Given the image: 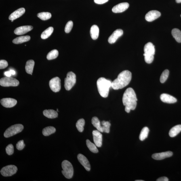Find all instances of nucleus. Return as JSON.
Wrapping results in <instances>:
<instances>
[{"label": "nucleus", "mask_w": 181, "mask_h": 181, "mask_svg": "<svg viewBox=\"0 0 181 181\" xmlns=\"http://www.w3.org/2000/svg\"><path fill=\"white\" fill-rule=\"evenodd\" d=\"M137 99L134 90L131 88H127L124 93L123 102L125 106V110L129 113L131 110H134L136 107Z\"/></svg>", "instance_id": "nucleus-1"}, {"label": "nucleus", "mask_w": 181, "mask_h": 181, "mask_svg": "<svg viewBox=\"0 0 181 181\" xmlns=\"http://www.w3.org/2000/svg\"><path fill=\"white\" fill-rule=\"evenodd\" d=\"M131 76V72L128 70L122 72L117 79L112 82L111 87L115 90L124 88L130 82Z\"/></svg>", "instance_id": "nucleus-2"}, {"label": "nucleus", "mask_w": 181, "mask_h": 181, "mask_svg": "<svg viewBox=\"0 0 181 181\" xmlns=\"http://www.w3.org/2000/svg\"><path fill=\"white\" fill-rule=\"evenodd\" d=\"M111 84L112 82L105 78H99L97 81V85L98 92L101 96L103 98L107 97Z\"/></svg>", "instance_id": "nucleus-3"}, {"label": "nucleus", "mask_w": 181, "mask_h": 181, "mask_svg": "<svg viewBox=\"0 0 181 181\" xmlns=\"http://www.w3.org/2000/svg\"><path fill=\"white\" fill-rule=\"evenodd\" d=\"M62 166L63 175L66 178H71L74 174V168L72 164L69 161L65 160L62 162Z\"/></svg>", "instance_id": "nucleus-4"}, {"label": "nucleus", "mask_w": 181, "mask_h": 181, "mask_svg": "<svg viewBox=\"0 0 181 181\" xmlns=\"http://www.w3.org/2000/svg\"><path fill=\"white\" fill-rule=\"evenodd\" d=\"M24 128V126L20 124L11 126L5 131L4 136L6 138H9L21 132Z\"/></svg>", "instance_id": "nucleus-5"}, {"label": "nucleus", "mask_w": 181, "mask_h": 181, "mask_svg": "<svg viewBox=\"0 0 181 181\" xmlns=\"http://www.w3.org/2000/svg\"><path fill=\"white\" fill-rule=\"evenodd\" d=\"M76 77L75 73L72 72H68L64 80V87L66 90L69 91L75 84Z\"/></svg>", "instance_id": "nucleus-6"}, {"label": "nucleus", "mask_w": 181, "mask_h": 181, "mask_svg": "<svg viewBox=\"0 0 181 181\" xmlns=\"http://www.w3.org/2000/svg\"><path fill=\"white\" fill-rule=\"evenodd\" d=\"M19 84V82L15 78L10 77L2 78L0 80V85L2 86L16 87Z\"/></svg>", "instance_id": "nucleus-7"}, {"label": "nucleus", "mask_w": 181, "mask_h": 181, "mask_svg": "<svg viewBox=\"0 0 181 181\" xmlns=\"http://www.w3.org/2000/svg\"><path fill=\"white\" fill-rule=\"evenodd\" d=\"M18 168L14 165H9L3 168L1 171V174L5 177L11 176L16 173Z\"/></svg>", "instance_id": "nucleus-8"}, {"label": "nucleus", "mask_w": 181, "mask_h": 181, "mask_svg": "<svg viewBox=\"0 0 181 181\" xmlns=\"http://www.w3.org/2000/svg\"><path fill=\"white\" fill-rule=\"evenodd\" d=\"M49 86L53 92H58L61 89V80L58 77H54L51 79L49 82Z\"/></svg>", "instance_id": "nucleus-9"}, {"label": "nucleus", "mask_w": 181, "mask_h": 181, "mask_svg": "<svg viewBox=\"0 0 181 181\" xmlns=\"http://www.w3.org/2000/svg\"><path fill=\"white\" fill-rule=\"evenodd\" d=\"M93 141L97 147H100L102 146V135L98 130H94L92 132Z\"/></svg>", "instance_id": "nucleus-10"}, {"label": "nucleus", "mask_w": 181, "mask_h": 181, "mask_svg": "<svg viewBox=\"0 0 181 181\" xmlns=\"http://www.w3.org/2000/svg\"><path fill=\"white\" fill-rule=\"evenodd\" d=\"M159 11L156 10L151 11L148 12L145 16V19L149 22H151L159 18L161 16Z\"/></svg>", "instance_id": "nucleus-11"}, {"label": "nucleus", "mask_w": 181, "mask_h": 181, "mask_svg": "<svg viewBox=\"0 0 181 181\" xmlns=\"http://www.w3.org/2000/svg\"><path fill=\"white\" fill-rule=\"evenodd\" d=\"M123 34V31L121 29H118L115 30L108 39V42L110 44L115 43L119 38Z\"/></svg>", "instance_id": "nucleus-12"}, {"label": "nucleus", "mask_w": 181, "mask_h": 181, "mask_svg": "<svg viewBox=\"0 0 181 181\" xmlns=\"http://www.w3.org/2000/svg\"><path fill=\"white\" fill-rule=\"evenodd\" d=\"M17 101L15 99L11 98H5L1 100V103L6 108H11L16 105Z\"/></svg>", "instance_id": "nucleus-13"}, {"label": "nucleus", "mask_w": 181, "mask_h": 181, "mask_svg": "<svg viewBox=\"0 0 181 181\" xmlns=\"http://www.w3.org/2000/svg\"><path fill=\"white\" fill-rule=\"evenodd\" d=\"M129 4L127 3H123L119 4L114 6L112 9V11L115 13L124 12L128 9Z\"/></svg>", "instance_id": "nucleus-14"}, {"label": "nucleus", "mask_w": 181, "mask_h": 181, "mask_svg": "<svg viewBox=\"0 0 181 181\" xmlns=\"http://www.w3.org/2000/svg\"><path fill=\"white\" fill-rule=\"evenodd\" d=\"M78 159L81 164L87 171L90 170L91 166L89 162L86 157L82 154H80L77 156Z\"/></svg>", "instance_id": "nucleus-15"}, {"label": "nucleus", "mask_w": 181, "mask_h": 181, "mask_svg": "<svg viewBox=\"0 0 181 181\" xmlns=\"http://www.w3.org/2000/svg\"><path fill=\"white\" fill-rule=\"evenodd\" d=\"M31 26H24L17 28L15 30L14 33L17 35H22L27 33L33 29Z\"/></svg>", "instance_id": "nucleus-16"}, {"label": "nucleus", "mask_w": 181, "mask_h": 181, "mask_svg": "<svg viewBox=\"0 0 181 181\" xmlns=\"http://www.w3.org/2000/svg\"><path fill=\"white\" fill-rule=\"evenodd\" d=\"M173 155V153L171 151H167L162 153H155L152 155V157L156 160H162L166 158L170 157Z\"/></svg>", "instance_id": "nucleus-17"}, {"label": "nucleus", "mask_w": 181, "mask_h": 181, "mask_svg": "<svg viewBox=\"0 0 181 181\" xmlns=\"http://www.w3.org/2000/svg\"><path fill=\"white\" fill-rule=\"evenodd\" d=\"M160 97L162 101L165 103H174L177 102L176 98L168 94L164 93L161 95Z\"/></svg>", "instance_id": "nucleus-18"}, {"label": "nucleus", "mask_w": 181, "mask_h": 181, "mask_svg": "<svg viewBox=\"0 0 181 181\" xmlns=\"http://www.w3.org/2000/svg\"><path fill=\"white\" fill-rule=\"evenodd\" d=\"M25 12V9L24 8H21L17 9L12 13L9 17V20H15L22 16Z\"/></svg>", "instance_id": "nucleus-19"}, {"label": "nucleus", "mask_w": 181, "mask_h": 181, "mask_svg": "<svg viewBox=\"0 0 181 181\" xmlns=\"http://www.w3.org/2000/svg\"><path fill=\"white\" fill-rule=\"evenodd\" d=\"M144 53L146 54L154 55L155 53V46L151 42H149L145 45Z\"/></svg>", "instance_id": "nucleus-20"}, {"label": "nucleus", "mask_w": 181, "mask_h": 181, "mask_svg": "<svg viewBox=\"0 0 181 181\" xmlns=\"http://www.w3.org/2000/svg\"><path fill=\"white\" fill-rule=\"evenodd\" d=\"M43 115L49 119H55L58 117V112L52 109L45 110L43 111Z\"/></svg>", "instance_id": "nucleus-21"}, {"label": "nucleus", "mask_w": 181, "mask_h": 181, "mask_svg": "<svg viewBox=\"0 0 181 181\" xmlns=\"http://www.w3.org/2000/svg\"><path fill=\"white\" fill-rule=\"evenodd\" d=\"M99 28L97 26L93 25L91 28L90 33L91 37L93 40H95L98 38L99 35Z\"/></svg>", "instance_id": "nucleus-22"}, {"label": "nucleus", "mask_w": 181, "mask_h": 181, "mask_svg": "<svg viewBox=\"0 0 181 181\" xmlns=\"http://www.w3.org/2000/svg\"><path fill=\"white\" fill-rule=\"evenodd\" d=\"M30 39L29 36H20L13 40V42L15 44H19L29 41Z\"/></svg>", "instance_id": "nucleus-23"}, {"label": "nucleus", "mask_w": 181, "mask_h": 181, "mask_svg": "<svg viewBox=\"0 0 181 181\" xmlns=\"http://www.w3.org/2000/svg\"><path fill=\"white\" fill-rule=\"evenodd\" d=\"M35 62L33 60H30L26 62L25 66V70L28 74L32 75L33 73Z\"/></svg>", "instance_id": "nucleus-24"}, {"label": "nucleus", "mask_w": 181, "mask_h": 181, "mask_svg": "<svg viewBox=\"0 0 181 181\" xmlns=\"http://www.w3.org/2000/svg\"><path fill=\"white\" fill-rule=\"evenodd\" d=\"M181 131V125L175 126L171 129L169 132V135L171 137H174L180 133Z\"/></svg>", "instance_id": "nucleus-25"}, {"label": "nucleus", "mask_w": 181, "mask_h": 181, "mask_svg": "<svg viewBox=\"0 0 181 181\" xmlns=\"http://www.w3.org/2000/svg\"><path fill=\"white\" fill-rule=\"evenodd\" d=\"M92 123L93 125L96 128L97 130L101 133L103 132L100 122L97 117H93L92 119Z\"/></svg>", "instance_id": "nucleus-26"}, {"label": "nucleus", "mask_w": 181, "mask_h": 181, "mask_svg": "<svg viewBox=\"0 0 181 181\" xmlns=\"http://www.w3.org/2000/svg\"><path fill=\"white\" fill-rule=\"evenodd\" d=\"M172 35L176 41L178 43L181 42V32L180 30L174 28L172 30Z\"/></svg>", "instance_id": "nucleus-27"}, {"label": "nucleus", "mask_w": 181, "mask_h": 181, "mask_svg": "<svg viewBox=\"0 0 181 181\" xmlns=\"http://www.w3.org/2000/svg\"><path fill=\"white\" fill-rule=\"evenodd\" d=\"M56 129L54 127L49 126L45 127L42 130V134L44 136H48L56 132Z\"/></svg>", "instance_id": "nucleus-28"}, {"label": "nucleus", "mask_w": 181, "mask_h": 181, "mask_svg": "<svg viewBox=\"0 0 181 181\" xmlns=\"http://www.w3.org/2000/svg\"><path fill=\"white\" fill-rule=\"evenodd\" d=\"M53 28L52 27H49L44 31L41 35V38L43 39H45L50 36L53 31Z\"/></svg>", "instance_id": "nucleus-29"}, {"label": "nucleus", "mask_w": 181, "mask_h": 181, "mask_svg": "<svg viewBox=\"0 0 181 181\" xmlns=\"http://www.w3.org/2000/svg\"><path fill=\"white\" fill-rule=\"evenodd\" d=\"M86 142L87 147L91 151L94 153H98V150L97 148L96 145L93 143L89 140H87Z\"/></svg>", "instance_id": "nucleus-30"}, {"label": "nucleus", "mask_w": 181, "mask_h": 181, "mask_svg": "<svg viewBox=\"0 0 181 181\" xmlns=\"http://www.w3.org/2000/svg\"><path fill=\"white\" fill-rule=\"evenodd\" d=\"M149 130L148 127H144L141 131L139 136V139L141 141L144 140L147 138Z\"/></svg>", "instance_id": "nucleus-31"}, {"label": "nucleus", "mask_w": 181, "mask_h": 181, "mask_svg": "<svg viewBox=\"0 0 181 181\" xmlns=\"http://www.w3.org/2000/svg\"><path fill=\"white\" fill-rule=\"evenodd\" d=\"M85 125V121L83 119L78 120L76 124V127L78 131L80 132H82L84 130V126Z\"/></svg>", "instance_id": "nucleus-32"}, {"label": "nucleus", "mask_w": 181, "mask_h": 181, "mask_svg": "<svg viewBox=\"0 0 181 181\" xmlns=\"http://www.w3.org/2000/svg\"><path fill=\"white\" fill-rule=\"evenodd\" d=\"M37 17L41 20L45 21L51 18V14L49 12H41L37 14Z\"/></svg>", "instance_id": "nucleus-33"}, {"label": "nucleus", "mask_w": 181, "mask_h": 181, "mask_svg": "<svg viewBox=\"0 0 181 181\" xmlns=\"http://www.w3.org/2000/svg\"><path fill=\"white\" fill-rule=\"evenodd\" d=\"M58 56V52L56 49L51 50L47 55V58L48 60H50L56 58Z\"/></svg>", "instance_id": "nucleus-34"}, {"label": "nucleus", "mask_w": 181, "mask_h": 181, "mask_svg": "<svg viewBox=\"0 0 181 181\" xmlns=\"http://www.w3.org/2000/svg\"><path fill=\"white\" fill-rule=\"evenodd\" d=\"M103 132L109 133L110 132V127L111 124L108 121H103L101 122Z\"/></svg>", "instance_id": "nucleus-35"}, {"label": "nucleus", "mask_w": 181, "mask_h": 181, "mask_svg": "<svg viewBox=\"0 0 181 181\" xmlns=\"http://www.w3.org/2000/svg\"><path fill=\"white\" fill-rule=\"evenodd\" d=\"M169 75V71L168 70H166L162 73L160 78V81L162 83H163L166 81L168 78Z\"/></svg>", "instance_id": "nucleus-36"}, {"label": "nucleus", "mask_w": 181, "mask_h": 181, "mask_svg": "<svg viewBox=\"0 0 181 181\" xmlns=\"http://www.w3.org/2000/svg\"><path fill=\"white\" fill-rule=\"evenodd\" d=\"M144 56L145 61L147 63L150 64L153 62L154 59V55L146 54L144 53Z\"/></svg>", "instance_id": "nucleus-37"}, {"label": "nucleus", "mask_w": 181, "mask_h": 181, "mask_svg": "<svg viewBox=\"0 0 181 181\" xmlns=\"http://www.w3.org/2000/svg\"><path fill=\"white\" fill-rule=\"evenodd\" d=\"M73 26V23L72 21H70L67 23L65 28V32L66 33H69L71 31Z\"/></svg>", "instance_id": "nucleus-38"}, {"label": "nucleus", "mask_w": 181, "mask_h": 181, "mask_svg": "<svg viewBox=\"0 0 181 181\" xmlns=\"http://www.w3.org/2000/svg\"><path fill=\"white\" fill-rule=\"evenodd\" d=\"M5 150L7 154L9 155H12L14 153V147L12 144L9 145L6 148Z\"/></svg>", "instance_id": "nucleus-39"}, {"label": "nucleus", "mask_w": 181, "mask_h": 181, "mask_svg": "<svg viewBox=\"0 0 181 181\" xmlns=\"http://www.w3.org/2000/svg\"><path fill=\"white\" fill-rule=\"evenodd\" d=\"M25 144H24V141L21 140L16 144V148L19 150H22L24 148Z\"/></svg>", "instance_id": "nucleus-40"}, {"label": "nucleus", "mask_w": 181, "mask_h": 181, "mask_svg": "<svg viewBox=\"0 0 181 181\" xmlns=\"http://www.w3.org/2000/svg\"><path fill=\"white\" fill-rule=\"evenodd\" d=\"M8 66V63L6 60H1L0 61V69H4V68H6Z\"/></svg>", "instance_id": "nucleus-41"}, {"label": "nucleus", "mask_w": 181, "mask_h": 181, "mask_svg": "<svg viewBox=\"0 0 181 181\" xmlns=\"http://www.w3.org/2000/svg\"><path fill=\"white\" fill-rule=\"evenodd\" d=\"M109 0H94V1L97 4L101 5L107 2Z\"/></svg>", "instance_id": "nucleus-42"}, {"label": "nucleus", "mask_w": 181, "mask_h": 181, "mask_svg": "<svg viewBox=\"0 0 181 181\" xmlns=\"http://www.w3.org/2000/svg\"><path fill=\"white\" fill-rule=\"evenodd\" d=\"M157 181H168V179L166 177H162L158 179Z\"/></svg>", "instance_id": "nucleus-43"}, {"label": "nucleus", "mask_w": 181, "mask_h": 181, "mask_svg": "<svg viewBox=\"0 0 181 181\" xmlns=\"http://www.w3.org/2000/svg\"><path fill=\"white\" fill-rule=\"evenodd\" d=\"M4 75L7 77H10L11 74L9 71H7L5 72Z\"/></svg>", "instance_id": "nucleus-44"}, {"label": "nucleus", "mask_w": 181, "mask_h": 181, "mask_svg": "<svg viewBox=\"0 0 181 181\" xmlns=\"http://www.w3.org/2000/svg\"><path fill=\"white\" fill-rule=\"evenodd\" d=\"M9 71L10 72L11 75H14L15 74H16V72H15V71L14 70H10Z\"/></svg>", "instance_id": "nucleus-45"}, {"label": "nucleus", "mask_w": 181, "mask_h": 181, "mask_svg": "<svg viewBox=\"0 0 181 181\" xmlns=\"http://www.w3.org/2000/svg\"><path fill=\"white\" fill-rule=\"evenodd\" d=\"M176 1L177 3H181V0H176Z\"/></svg>", "instance_id": "nucleus-46"}, {"label": "nucleus", "mask_w": 181, "mask_h": 181, "mask_svg": "<svg viewBox=\"0 0 181 181\" xmlns=\"http://www.w3.org/2000/svg\"><path fill=\"white\" fill-rule=\"evenodd\" d=\"M135 181H144V180H136Z\"/></svg>", "instance_id": "nucleus-47"}, {"label": "nucleus", "mask_w": 181, "mask_h": 181, "mask_svg": "<svg viewBox=\"0 0 181 181\" xmlns=\"http://www.w3.org/2000/svg\"><path fill=\"white\" fill-rule=\"evenodd\" d=\"M57 111L58 112V109H57Z\"/></svg>", "instance_id": "nucleus-48"}, {"label": "nucleus", "mask_w": 181, "mask_h": 181, "mask_svg": "<svg viewBox=\"0 0 181 181\" xmlns=\"http://www.w3.org/2000/svg\"><path fill=\"white\" fill-rule=\"evenodd\" d=\"M14 20H11V22H13V21H14Z\"/></svg>", "instance_id": "nucleus-49"}, {"label": "nucleus", "mask_w": 181, "mask_h": 181, "mask_svg": "<svg viewBox=\"0 0 181 181\" xmlns=\"http://www.w3.org/2000/svg\"></svg>", "instance_id": "nucleus-50"}]
</instances>
